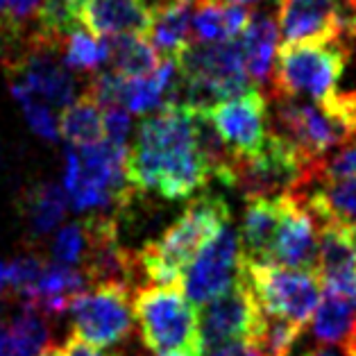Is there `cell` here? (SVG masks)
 <instances>
[{
	"label": "cell",
	"instance_id": "obj_1",
	"mask_svg": "<svg viewBox=\"0 0 356 356\" xmlns=\"http://www.w3.org/2000/svg\"><path fill=\"white\" fill-rule=\"evenodd\" d=\"M127 179L136 193H157L163 200H188L211 179L197 150L193 109L166 105L143 118L136 141L127 150Z\"/></svg>",
	"mask_w": 356,
	"mask_h": 356
},
{
	"label": "cell",
	"instance_id": "obj_2",
	"mask_svg": "<svg viewBox=\"0 0 356 356\" xmlns=\"http://www.w3.org/2000/svg\"><path fill=\"white\" fill-rule=\"evenodd\" d=\"M227 222H232V213L222 197H193V202L161 234V238L145 243L138 250L143 275L157 286H179L197 252Z\"/></svg>",
	"mask_w": 356,
	"mask_h": 356
},
{
	"label": "cell",
	"instance_id": "obj_3",
	"mask_svg": "<svg viewBox=\"0 0 356 356\" xmlns=\"http://www.w3.org/2000/svg\"><path fill=\"white\" fill-rule=\"evenodd\" d=\"M127 147L98 141L84 147H68L64 191L75 211H102L129 204L136 191L127 179Z\"/></svg>",
	"mask_w": 356,
	"mask_h": 356
},
{
	"label": "cell",
	"instance_id": "obj_4",
	"mask_svg": "<svg viewBox=\"0 0 356 356\" xmlns=\"http://www.w3.org/2000/svg\"><path fill=\"white\" fill-rule=\"evenodd\" d=\"M134 320L141 341L154 356H200L197 309L179 286H136Z\"/></svg>",
	"mask_w": 356,
	"mask_h": 356
},
{
	"label": "cell",
	"instance_id": "obj_5",
	"mask_svg": "<svg viewBox=\"0 0 356 356\" xmlns=\"http://www.w3.org/2000/svg\"><path fill=\"white\" fill-rule=\"evenodd\" d=\"M347 53L338 41L284 43L273 66V98L309 95L314 102L332 98L345 71Z\"/></svg>",
	"mask_w": 356,
	"mask_h": 356
},
{
	"label": "cell",
	"instance_id": "obj_6",
	"mask_svg": "<svg viewBox=\"0 0 356 356\" xmlns=\"http://www.w3.org/2000/svg\"><path fill=\"white\" fill-rule=\"evenodd\" d=\"M132 293L125 284H95L71 304L73 336L93 347H114L134 332Z\"/></svg>",
	"mask_w": 356,
	"mask_h": 356
},
{
	"label": "cell",
	"instance_id": "obj_7",
	"mask_svg": "<svg viewBox=\"0 0 356 356\" xmlns=\"http://www.w3.org/2000/svg\"><path fill=\"white\" fill-rule=\"evenodd\" d=\"M245 277L257 304L266 314L291 320L300 327L314 318L320 295H323V282L318 275L291 270V268L275 264L245 261Z\"/></svg>",
	"mask_w": 356,
	"mask_h": 356
},
{
	"label": "cell",
	"instance_id": "obj_8",
	"mask_svg": "<svg viewBox=\"0 0 356 356\" xmlns=\"http://www.w3.org/2000/svg\"><path fill=\"white\" fill-rule=\"evenodd\" d=\"M275 134L289 141L311 168L350 138L347 125L327 107L295 98H275Z\"/></svg>",
	"mask_w": 356,
	"mask_h": 356
},
{
	"label": "cell",
	"instance_id": "obj_9",
	"mask_svg": "<svg viewBox=\"0 0 356 356\" xmlns=\"http://www.w3.org/2000/svg\"><path fill=\"white\" fill-rule=\"evenodd\" d=\"M243 252L238 234L227 222L207 245L197 252V257L181 277V291L193 307L220 298L238 284L243 275Z\"/></svg>",
	"mask_w": 356,
	"mask_h": 356
},
{
	"label": "cell",
	"instance_id": "obj_10",
	"mask_svg": "<svg viewBox=\"0 0 356 356\" xmlns=\"http://www.w3.org/2000/svg\"><path fill=\"white\" fill-rule=\"evenodd\" d=\"M5 66L12 73V84L23 86L48 107L64 109L75 100V77L62 64L59 50L53 43L39 39L37 34L23 53L5 62Z\"/></svg>",
	"mask_w": 356,
	"mask_h": 356
},
{
	"label": "cell",
	"instance_id": "obj_11",
	"mask_svg": "<svg viewBox=\"0 0 356 356\" xmlns=\"http://www.w3.org/2000/svg\"><path fill=\"white\" fill-rule=\"evenodd\" d=\"M261 316V307L257 304L248 277L245 261H243V275L238 284L220 298L202 304L197 311V336L200 350L232 343V341H250L252 332Z\"/></svg>",
	"mask_w": 356,
	"mask_h": 356
},
{
	"label": "cell",
	"instance_id": "obj_12",
	"mask_svg": "<svg viewBox=\"0 0 356 356\" xmlns=\"http://www.w3.org/2000/svg\"><path fill=\"white\" fill-rule=\"evenodd\" d=\"M207 116L222 143L236 157L257 154L270 134L268 132V102L257 89L238 98L218 102L207 111Z\"/></svg>",
	"mask_w": 356,
	"mask_h": 356
},
{
	"label": "cell",
	"instance_id": "obj_13",
	"mask_svg": "<svg viewBox=\"0 0 356 356\" xmlns=\"http://www.w3.org/2000/svg\"><path fill=\"white\" fill-rule=\"evenodd\" d=\"M277 23L284 43H329L345 32L341 0H280Z\"/></svg>",
	"mask_w": 356,
	"mask_h": 356
},
{
	"label": "cell",
	"instance_id": "obj_14",
	"mask_svg": "<svg viewBox=\"0 0 356 356\" xmlns=\"http://www.w3.org/2000/svg\"><path fill=\"white\" fill-rule=\"evenodd\" d=\"M318 238H320L318 222L307 209L300 193H286L284 218L273 245L270 264L316 275Z\"/></svg>",
	"mask_w": 356,
	"mask_h": 356
},
{
	"label": "cell",
	"instance_id": "obj_15",
	"mask_svg": "<svg viewBox=\"0 0 356 356\" xmlns=\"http://www.w3.org/2000/svg\"><path fill=\"white\" fill-rule=\"evenodd\" d=\"M80 25L98 39L136 34L147 37L152 12L143 0H86L77 12Z\"/></svg>",
	"mask_w": 356,
	"mask_h": 356
},
{
	"label": "cell",
	"instance_id": "obj_16",
	"mask_svg": "<svg viewBox=\"0 0 356 356\" xmlns=\"http://www.w3.org/2000/svg\"><path fill=\"white\" fill-rule=\"evenodd\" d=\"M286 193L275 197H257L248 200L245 213L241 222V252L245 261L252 264H270L273 245L280 232V225L284 218Z\"/></svg>",
	"mask_w": 356,
	"mask_h": 356
},
{
	"label": "cell",
	"instance_id": "obj_17",
	"mask_svg": "<svg viewBox=\"0 0 356 356\" xmlns=\"http://www.w3.org/2000/svg\"><path fill=\"white\" fill-rule=\"evenodd\" d=\"M84 273L80 268L62 266V264H46L37 284L23 295L25 304L37 309L46 318H59L71 309L73 300L86 291Z\"/></svg>",
	"mask_w": 356,
	"mask_h": 356
},
{
	"label": "cell",
	"instance_id": "obj_18",
	"mask_svg": "<svg viewBox=\"0 0 356 356\" xmlns=\"http://www.w3.org/2000/svg\"><path fill=\"white\" fill-rule=\"evenodd\" d=\"M314 186L316 188L307 186L293 193H300L316 222H341L356 229V177L318 181Z\"/></svg>",
	"mask_w": 356,
	"mask_h": 356
},
{
	"label": "cell",
	"instance_id": "obj_19",
	"mask_svg": "<svg viewBox=\"0 0 356 356\" xmlns=\"http://www.w3.org/2000/svg\"><path fill=\"white\" fill-rule=\"evenodd\" d=\"M277 37H280V28L270 14L254 12L238 37L243 62H245V71L250 80L254 84H266L273 80V66L277 57Z\"/></svg>",
	"mask_w": 356,
	"mask_h": 356
},
{
	"label": "cell",
	"instance_id": "obj_20",
	"mask_svg": "<svg viewBox=\"0 0 356 356\" xmlns=\"http://www.w3.org/2000/svg\"><path fill=\"white\" fill-rule=\"evenodd\" d=\"M252 14L245 5L218 3V0H195L193 43H218L238 39L248 28Z\"/></svg>",
	"mask_w": 356,
	"mask_h": 356
},
{
	"label": "cell",
	"instance_id": "obj_21",
	"mask_svg": "<svg viewBox=\"0 0 356 356\" xmlns=\"http://www.w3.org/2000/svg\"><path fill=\"white\" fill-rule=\"evenodd\" d=\"M193 5L195 0H177L152 16V25L145 39L163 59H177L193 43L191 39Z\"/></svg>",
	"mask_w": 356,
	"mask_h": 356
},
{
	"label": "cell",
	"instance_id": "obj_22",
	"mask_svg": "<svg viewBox=\"0 0 356 356\" xmlns=\"http://www.w3.org/2000/svg\"><path fill=\"white\" fill-rule=\"evenodd\" d=\"M311 332L323 345H345L356 334V307L345 295L323 289L311 318Z\"/></svg>",
	"mask_w": 356,
	"mask_h": 356
},
{
	"label": "cell",
	"instance_id": "obj_23",
	"mask_svg": "<svg viewBox=\"0 0 356 356\" xmlns=\"http://www.w3.org/2000/svg\"><path fill=\"white\" fill-rule=\"evenodd\" d=\"M68 207H71V202H68L64 186L53 184V181H41V184L32 186L25 195L23 209L30 236L41 238L53 232L62 222Z\"/></svg>",
	"mask_w": 356,
	"mask_h": 356
},
{
	"label": "cell",
	"instance_id": "obj_24",
	"mask_svg": "<svg viewBox=\"0 0 356 356\" xmlns=\"http://www.w3.org/2000/svg\"><path fill=\"white\" fill-rule=\"evenodd\" d=\"M105 43L109 55L107 62L111 64V71L127 77V80L150 75L161 64L159 53L145 37L123 34V37H107Z\"/></svg>",
	"mask_w": 356,
	"mask_h": 356
},
{
	"label": "cell",
	"instance_id": "obj_25",
	"mask_svg": "<svg viewBox=\"0 0 356 356\" xmlns=\"http://www.w3.org/2000/svg\"><path fill=\"white\" fill-rule=\"evenodd\" d=\"M59 136H64L71 147L93 145L105 138V118H102V107L89 95L73 100L71 105L62 109L57 118Z\"/></svg>",
	"mask_w": 356,
	"mask_h": 356
},
{
	"label": "cell",
	"instance_id": "obj_26",
	"mask_svg": "<svg viewBox=\"0 0 356 356\" xmlns=\"http://www.w3.org/2000/svg\"><path fill=\"white\" fill-rule=\"evenodd\" d=\"M302 329L304 327L291 323V320L266 314L261 309L259 323L248 343L254 347L259 356H289L293 345L298 343Z\"/></svg>",
	"mask_w": 356,
	"mask_h": 356
},
{
	"label": "cell",
	"instance_id": "obj_27",
	"mask_svg": "<svg viewBox=\"0 0 356 356\" xmlns=\"http://www.w3.org/2000/svg\"><path fill=\"white\" fill-rule=\"evenodd\" d=\"M59 57L68 71H95L98 66L107 64V43L82 28L73 30L62 41Z\"/></svg>",
	"mask_w": 356,
	"mask_h": 356
},
{
	"label": "cell",
	"instance_id": "obj_28",
	"mask_svg": "<svg viewBox=\"0 0 356 356\" xmlns=\"http://www.w3.org/2000/svg\"><path fill=\"white\" fill-rule=\"evenodd\" d=\"M86 245H89L86 222L77 220V222L66 225V227H62L55 234L53 243H50V257H53V264L77 268L84 259Z\"/></svg>",
	"mask_w": 356,
	"mask_h": 356
},
{
	"label": "cell",
	"instance_id": "obj_29",
	"mask_svg": "<svg viewBox=\"0 0 356 356\" xmlns=\"http://www.w3.org/2000/svg\"><path fill=\"white\" fill-rule=\"evenodd\" d=\"M10 86H12V95L21 105L23 114H25V118H28V123L34 132H37L41 138H48V141L59 138V125H57L53 107H48L43 100L34 98L32 93H28L19 84H10Z\"/></svg>",
	"mask_w": 356,
	"mask_h": 356
},
{
	"label": "cell",
	"instance_id": "obj_30",
	"mask_svg": "<svg viewBox=\"0 0 356 356\" xmlns=\"http://www.w3.org/2000/svg\"><path fill=\"white\" fill-rule=\"evenodd\" d=\"M356 177V143L343 145L341 150L329 154L318 163L314 181L309 186L318 184V181H336V179H352Z\"/></svg>",
	"mask_w": 356,
	"mask_h": 356
},
{
	"label": "cell",
	"instance_id": "obj_31",
	"mask_svg": "<svg viewBox=\"0 0 356 356\" xmlns=\"http://www.w3.org/2000/svg\"><path fill=\"white\" fill-rule=\"evenodd\" d=\"M127 77L118 75L114 71H102L91 77L86 84V95L95 100L102 109L107 107H123V91H125Z\"/></svg>",
	"mask_w": 356,
	"mask_h": 356
},
{
	"label": "cell",
	"instance_id": "obj_32",
	"mask_svg": "<svg viewBox=\"0 0 356 356\" xmlns=\"http://www.w3.org/2000/svg\"><path fill=\"white\" fill-rule=\"evenodd\" d=\"M43 268H46V264H43L37 254H23L19 259H14V261L5 268V282L7 286H12L16 293L25 295L37 284Z\"/></svg>",
	"mask_w": 356,
	"mask_h": 356
},
{
	"label": "cell",
	"instance_id": "obj_33",
	"mask_svg": "<svg viewBox=\"0 0 356 356\" xmlns=\"http://www.w3.org/2000/svg\"><path fill=\"white\" fill-rule=\"evenodd\" d=\"M102 118H105V141L127 147L129 127H132L129 111L123 107H107L102 109Z\"/></svg>",
	"mask_w": 356,
	"mask_h": 356
},
{
	"label": "cell",
	"instance_id": "obj_34",
	"mask_svg": "<svg viewBox=\"0 0 356 356\" xmlns=\"http://www.w3.org/2000/svg\"><path fill=\"white\" fill-rule=\"evenodd\" d=\"M41 3L43 0H10V3H7V21H10V28L16 30L28 19L37 16Z\"/></svg>",
	"mask_w": 356,
	"mask_h": 356
},
{
	"label": "cell",
	"instance_id": "obj_35",
	"mask_svg": "<svg viewBox=\"0 0 356 356\" xmlns=\"http://www.w3.org/2000/svg\"><path fill=\"white\" fill-rule=\"evenodd\" d=\"M200 356H259V354L248 341H232V343L209 347V350H204Z\"/></svg>",
	"mask_w": 356,
	"mask_h": 356
},
{
	"label": "cell",
	"instance_id": "obj_36",
	"mask_svg": "<svg viewBox=\"0 0 356 356\" xmlns=\"http://www.w3.org/2000/svg\"><path fill=\"white\" fill-rule=\"evenodd\" d=\"M62 356H107V354H102L98 347H93L89 343L80 341L77 336H71L62 345Z\"/></svg>",
	"mask_w": 356,
	"mask_h": 356
},
{
	"label": "cell",
	"instance_id": "obj_37",
	"mask_svg": "<svg viewBox=\"0 0 356 356\" xmlns=\"http://www.w3.org/2000/svg\"><path fill=\"white\" fill-rule=\"evenodd\" d=\"M0 356H28L23 352V347L14 338L10 325L0 323Z\"/></svg>",
	"mask_w": 356,
	"mask_h": 356
},
{
	"label": "cell",
	"instance_id": "obj_38",
	"mask_svg": "<svg viewBox=\"0 0 356 356\" xmlns=\"http://www.w3.org/2000/svg\"><path fill=\"white\" fill-rule=\"evenodd\" d=\"M304 356H350V354H347L343 347H341V350H334V347L318 345V347H314V350H309Z\"/></svg>",
	"mask_w": 356,
	"mask_h": 356
},
{
	"label": "cell",
	"instance_id": "obj_39",
	"mask_svg": "<svg viewBox=\"0 0 356 356\" xmlns=\"http://www.w3.org/2000/svg\"><path fill=\"white\" fill-rule=\"evenodd\" d=\"M7 3H10V0H0V32H10L12 30L10 21H7Z\"/></svg>",
	"mask_w": 356,
	"mask_h": 356
},
{
	"label": "cell",
	"instance_id": "obj_40",
	"mask_svg": "<svg viewBox=\"0 0 356 356\" xmlns=\"http://www.w3.org/2000/svg\"><path fill=\"white\" fill-rule=\"evenodd\" d=\"M37 356H62V345H53V343H50L46 350H43L41 354H37Z\"/></svg>",
	"mask_w": 356,
	"mask_h": 356
},
{
	"label": "cell",
	"instance_id": "obj_41",
	"mask_svg": "<svg viewBox=\"0 0 356 356\" xmlns=\"http://www.w3.org/2000/svg\"><path fill=\"white\" fill-rule=\"evenodd\" d=\"M5 286H7V282H5V266L0 264V291H3Z\"/></svg>",
	"mask_w": 356,
	"mask_h": 356
},
{
	"label": "cell",
	"instance_id": "obj_42",
	"mask_svg": "<svg viewBox=\"0 0 356 356\" xmlns=\"http://www.w3.org/2000/svg\"><path fill=\"white\" fill-rule=\"evenodd\" d=\"M218 3H236V5H248V3H254V0H218Z\"/></svg>",
	"mask_w": 356,
	"mask_h": 356
},
{
	"label": "cell",
	"instance_id": "obj_43",
	"mask_svg": "<svg viewBox=\"0 0 356 356\" xmlns=\"http://www.w3.org/2000/svg\"><path fill=\"white\" fill-rule=\"evenodd\" d=\"M68 3H71L73 7H77V12H80V7H82V5L86 3V0H68Z\"/></svg>",
	"mask_w": 356,
	"mask_h": 356
},
{
	"label": "cell",
	"instance_id": "obj_44",
	"mask_svg": "<svg viewBox=\"0 0 356 356\" xmlns=\"http://www.w3.org/2000/svg\"><path fill=\"white\" fill-rule=\"evenodd\" d=\"M350 3H354V0H343V5H350Z\"/></svg>",
	"mask_w": 356,
	"mask_h": 356
}]
</instances>
